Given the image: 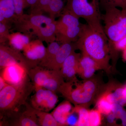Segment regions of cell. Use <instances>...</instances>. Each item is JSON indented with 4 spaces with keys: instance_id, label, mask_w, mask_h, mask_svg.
Here are the masks:
<instances>
[{
    "instance_id": "30",
    "label": "cell",
    "mask_w": 126,
    "mask_h": 126,
    "mask_svg": "<svg viewBox=\"0 0 126 126\" xmlns=\"http://www.w3.org/2000/svg\"><path fill=\"white\" fill-rule=\"evenodd\" d=\"M8 24L0 23V43L2 44L8 41L10 35Z\"/></svg>"
},
{
    "instance_id": "34",
    "label": "cell",
    "mask_w": 126,
    "mask_h": 126,
    "mask_svg": "<svg viewBox=\"0 0 126 126\" xmlns=\"http://www.w3.org/2000/svg\"><path fill=\"white\" fill-rule=\"evenodd\" d=\"M105 4L111 5L125 9L123 0H104Z\"/></svg>"
},
{
    "instance_id": "17",
    "label": "cell",
    "mask_w": 126,
    "mask_h": 126,
    "mask_svg": "<svg viewBox=\"0 0 126 126\" xmlns=\"http://www.w3.org/2000/svg\"><path fill=\"white\" fill-rule=\"evenodd\" d=\"M56 23L55 20L52 23L43 25L33 31V33L39 39L48 44L56 40Z\"/></svg>"
},
{
    "instance_id": "32",
    "label": "cell",
    "mask_w": 126,
    "mask_h": 126,
    "mask_svg": "<svg viewBox=\"0 0 126 126\" xmlns=\"http://www.w3.org/2000/svg\"><path fill=\"white\" fill-rule=\"evenodd\" d=\"M12 0L14 2V6H15L16 19H17L24 14L23 11H24V9L25 8V0Z\"/></svg>"
},
{
    "instance_id": "14",
    "label": "cell",
    "mask_w": 126,
    "mask_h": 126,
    "mask_svg": "<svg viewBox=\"0 0 126 126\" xmlns=\"http://www.w3.org/2000/svg\"><path fill=\"white\" fill-rule=\"evenodd\" d=\"M101 69L99 64L90 56L82 53L79 62L77 74L86 80L91 79L97 70Z\"/></svg>"
},
{
    "instance_id": "31",
    "label": "cell",
    "mask_w": 126,
    "mask_h": 126,
    "mask_svg": "<svg viewBox=\"0 0 126 126\" xmlns=\"http://www.w3.org/2000/svg\"><path fill=\"white\" fill-rule=\"evenodd\" d=\"M52 0H39L37 5L31 9V13L34 14H42L43 12Z\"/></svg>"
},
{
    "instance_id": "11",
    "label": "cell",
    "mask_w": 126,
    "mask_h": 126,
    "mask_svg": "<svg viewBox=\"0 0 126 126\" xmlns=\"http://www.w3.org/2000/svg\"><path fill=\"white\" fill-rule=\"evenodd\" d=\"M18 112L11 116V119L8 122L9 125L17 126H39L34 109L31 105L26 103L24 111L21 113Z\"/></svg>"
},
{
    "instance_id": "6",
    "label": "cell",
    "mask_w": 126,
    "mask_h": 126,
    "mask_svg": "<svg viewBox=\"0 0 126 126\" xmlns=\"http://www.w3.org/2000/svg\"><path fill=\"white\" fill-rule=\"evenodd\" d=\"M55 19L46 16L42 14H23L15 21L16 29L19 32L27 34L41 26L54 21Z\"/></svg>"
},
{
    "instance_id": "1",
    "label": "cell",
    "mask_w": 126,
    "mask_h": 126,
    "mask_svg": "<svg viewBox=\"0 0 126 126\" xmlns=\"http://www.w3.org/2000/svg\"><path fill=\"white\" fill-rule=\"evenodd\" d=\"M75 43L77 49L94 60L101 69L109 70L111 48L101 23L83 24L81 33Z\"/></svg>"
},
{
    "instance_id": "26",
    "label": "cell",
    "mask_w": 126,
    "mask_h": 126,
    "mask_svg": "<svg viewBox=\"0 0 126 126\" xmlns=\"http://www.w3.org/2000/svg\"><path fill=\"white\" fill-rule=\"evenodd\" d=\"M113 104L110 101L104 93L98 98L97 102V110L102 114L108 115L112 112Z\"/></svg>"
},
{
    "instance_id": "5",
    "label": "cell",
    "mask_w": 126,
    "mask_h": 126,
    "mask_svg": "<svg viewBox=\"0 0 126 126\" xmlns=\"http://www.w3.org/2000/svg\"><path fill=\"white\" fill-rule=\"evenodd\" d=\"M100 0H67L64 9L79 18L84 19L88 24L101 23Z\"/></svg>"
},
{
    "instance_id": "23",
    "label": "cell",
    "mask_w": 126,
    "mask_h": 126,
    "mask_svg": "<svg viewBox=\"0 0 126 126\" xmlns=\"http://www.w3.org/2000/svg\"><path fill=\"white\" fill-rule=\"evenodd\" d=\"M34 112L38 118L39 126H60L58 123L56 121L52 113L36 110L35 109Z\"/></svg>"
},
{
    "instance_id": "7",
    "label": "cell",
    "mask_w": 126,
    "mask_h": 126,
    "mask_svg": "<svg viewBox=\"0 0 126 126\" xmlns=\"http://www.w3.org/2000/svg\"><path fill=\"white\" fill-rule=\"evenodd\" d=\"M58 101L55 93L43 88L35 90L31 99V103L35 109L48 112L54 108Z\"/></svg>"
},
{
    "instance_id": "40",
    "label": "cell",
    "mask_w": 126,
    "mask_h": 126,
    "mask_svg": "<svg viewBox=\"0 0 126 126\" xmlns=\"http://www.w3.org/2000/svg\"><path fill=\"white\" fill-rule=\"evenodd\" d=\"M125 9H126V0H123Z\"/></svg>"
},
{
    "instance_id": "16",
    "label": "cell",
    "mask_w": 126,
    "mask_h": 126,
    "mask_svg": "<svg viewBox=\"0 0 126 126\" xmlns=\"http://www.w3.org/2000/svg\"><path fill=\"white\" fill-rule=\"evenodd\" d=\"M79 19L78 17L64 9L61 17L56 21V34L62 33L68 28L80 25L82 24Z\"/></svg>"
},
{
    "instance_id": "19",
    "label": "cell",
    "mask_w": 126,
    "mask_h": 126,
    "mask_svg": "<svg viewBox=\"0 0 126 126\" xmlns=\"http://www.w3.org/2000/svg\"><path fill=\"white\" fill-rule=\"evenodd\" d=\"M16 19L15 9L12 0H0V23L9 24Z\"/></svg>"
},
{
    "instance_id": "24",
    "label": "cell",
    "mask_w": 126,
    "mask_h": 126,
    "mask_svg": "<svg viewBox=\"0 0 126 126\" xmlns=\"http://www.w3.org/2000/svg\"><path fill=\"white\" fill-rule=\"evenodd\" d=\"M64 7L63 0H52L44 12L49 14L50 17L55 19L56 16L63 11Z\"/></svg>"
},
{
    "instance_id": "28",
    "label": "cell",
    "mask_w": 126,
    "mask_h": 126,
    "mask_svg": "<svg viewBox=\"0 0 126 126\" xmlns=\"http://www.w3.org/2000/svg\"><path fill=\"white\" fill-rule=\"evenodd\" d=\"M112 112L115 115L116 120L119 119L121 122V125L126 126V111L123 106L117 104H113Z\"/></svg>"
},
{
    "instance_id": "33",
    "label": "cell",
    "mask_w": 126,
    "mask_h": 126,
    "mask_svg": "<svg viewBox=\"0 0 126 126\" xmlns=\"http://www.w3.org/2000/svg\"><path fill=\"white\" fill-rule=\"evenodd\" d=\"M126 49V35L116 42L113 45L112 52L124 50Z\"/></svg>"
},
{
    "instance_id": "10",
    "label": "cell",
    "mask_w": 126,
    "mask_h": 126,
    "mask_svg": "<svg viewBox=\"0 0 126 126\" xmlns=\"http://www.w3.org/2000/svg\"><path fill=\"white\" fill-rule=\"evenodd\" d=\"M16 63L23 64L29 70V67L24 55L21 54L19 50L1 44L0 46L1 69Z\"/></svg>"
},
{
    "instance_id": "20",
    "label": "cell",
    "mask_w": 126,
    "mask_h": 126,
    "mask_svg": "<svg viewBox=\"0 0 126 126\" xmlns=\"http://www.w3.org/2000/svg\"><path fill=\"white\" fill-rule=\"evenodd\" d=\"M65 82L61 70H50L49 76L44 84L43 88L54 93L59 92Z\"/></svg>"
},
{
    "instance_id": "22",
    "label": "cell",
    "mask_w": 126,
    "mask_h": 126,
    "mask_svg": "<svg viewBox=\"0 0 126 126\" xmlns=\"http://www.w3.org/2000/svg\"><path fill=\"white\" fill-rule=\"evenodd\" d=\"M27 34L19 31L10 34L8 41L11 47L19 51L23 50L30 41Z\"/></svg>"
},
{
    "instance_id": "29",
    "label": "cell",
    "mask_w": 126,
    "mask_h": 126,
    "mask_svg": "<svg viewBox=\"0 0 126 126\" xmlns=\"http://www.w3.org/2000/svg\"><path fill=\"white\" fill-rule=\"evenodd\" d=\"M102 113L98 110H89L88 126H98L101 124Z\"/></svg>"
},
{
    "instance_id": "36",
    "label": "cell",
    "mask_w": 126,
    "mask_h": 126,
    "mask_svg": "<svg viewBox=\"0 0 126 126\" xmlns=\"http://www.w3.org/2000/svg\"><path fill=\"white\" fill-rule=\"evenodd\" d=\"M107 118L108 122L110 124H113L116 122V118L114 113L112 112L110 113L108 115Z\"/></svg>"
},
{
    "instance_id": "9",
    "label": "cell",
    "mask_w": 126,
    "mask_h": 126,
    "mask_svg": "<svg viewBox=\"0 0 126 126\" xmlns=\"http://www.w3.org/2000/svg\"><path fill=\"white\" fill-rule=\"evenodd\" d=\"M29 68L37 66L43 60L46 51L43 42L38 39L30 41L23 50Z\"/></svg>"
},
{
    "instance_id": "25",
    "label": "cell",
    "mask_w": 126,
    "mask_h": 126,
    "mask_svg": "<svg viewBox=\"0 0 126 126\" xmlns=\"http://www.w3.org/2000/svg\"><path fill=\"white\" fill-rule=\"evenodd\" d=\"M48 45V46L46 48L44 57L39 64L42 67L54 58L59 50L61 45L56 41Z\"/></svg>"
},
{
    "instance_id": "3",
    "label": "cell",
    "mask_w": 126,
    "mask_h": 126,
    "mask_svg": "<svg viewBox=\"0 0 126 126\" xmlns=\"http://www.w3.org/2000/svg\"><path fill=\"white\" fill-rule=\"evenodd\" d=\"M105 4L106 11L102 19L112 53L114 45L126 35V9L120 10L116 6Z\"/></svg>"
},
{
    "instance_id": "2",
    "label": "cell",
    "mask_w": 126,
    "mask_h": 126,
    "mask_svg": "<svg viewBox=\"0 0 126 126\" xmlns=\"http://www.w3.org/2000/svg\"><path fill=\"white\" fill-rule=\"evenodd\" d=\"M29 77L21 84H9L0 90V109L2 115H7L18 111L21 106L26 103L27 98L35 90Z\"/></svg>"
},
{
    "instance_id": "39",
    "label": "cell",
    "mask_w": 126,
    "mask_h": 126,
    "mask_svg": "<svg viewBox=\"0 0 126 126\" xmlns=\"http://www.w3.org/2000/svg\"><path fill=\"white\" fill-rule=\"evenodd\" d=\"M123 93L124 95L126 97V85L123 87Z\"/></svg>"
},
{
    "instance_id": "18",
    "label": "cell",
    "mask_w": 126,
    "mask_h": 126,
    "mask_svg": "<svg viewBox=\"0 0 126 126\" xmlns=\"http://www.w3.org/2000/svg\"><path fill=\"white\" fill-rule=\"evenodd\" d=\"M73 109L70 102L67 100L60 104L51 113L60 126H67L68 118Z\"/></svg>"
},
{
    "instance_id": "8",
    "label": "cell",
    "mask_w": 126,
    "mask_h": 126,
    "mask_svg": "<svg viewBox=\"0 0 126 126\" xmlns=\"http://www.w3.org/2000/svg\"><path fill=\"white\" fill-rule=\"evenodd\" d=\"M1 76L10 85L21 84L29 77L27 67L19 63L9 65L2 69Z\"/></svg>"
},
{
    "instance_id": "13",
    "label": "cell",
    "mask_w": 126,
    "mask_h": 126,
    "mask_svg": "<svg viewBox=\"0 0 126 126\" xmlns=\"http://www.w3.org/2000/svg\"><path fill=\"white\" fill-rule=\"evenodd\" d=\"M80 53L74 51L64 62L61 71L64 79L67 82L74 81L76 79V75L78 73Z\"/></svg>"
},
{
    "instance_id": "15",
    "label": "cell",
    "mask_w": 126,
    "mask_h": 126,
    "mask_svg": "<svg viewBox=\"0 0 126 126\" xmlns=\"http://www.w3.org/2000/svg\"><path fill=\"white\" fill-rule=\"evenodd\" d=\"M50 69L40 66H36L28 71V75L36 90L43 88L49 76Z\"/></svg>"
},
{
    "instance_id": "4",
    "label": "cell",
    "mask_w": 126,
    "mask_h": 126,
    "mask_svg": "<svg viewBox=\"0 0 126 126\" xmlns=\"http://www.w3.org/2000/svg\"><path fill=\"white\" fill-rule=\"evenodd\" d=\"M97 89V83L90 79L81 83L77 82V80L65 82L59 92L68 101L75 105L86 107L94 98Z\"/></svg>"
},
{
    "instance_id": "35",
    "label": "cell",
    "mask_w": 126,
    "mask_h": 126,
    "mask_svg": "<svg viewBox=\"0 0 126 126\" xmlns=\"http://www.w3.org/2000/svg\"><path fill=\"white\" fill-rule=\"evenodd\" d=\"M39 0H25V7H31L33 8L38 4Z\"/></svg>"
},
{
    "instance_id": "12",
    "label": "cell",
    "mask_w": 126,
    "mask_h": 126,
    "mask_svg": "<svg viewBox=\"0 0 126 126\" xmlns=\"http://www.w3.org/2000/svg\"><path fill=\"white\" fill-rule=\"evenodd\" d=\"M77 49L75 42L61 44L59 50L54 58L43 67L50 70H61L63 64L66 59Z\"/></svg>"
},
{
    "instance_id": "37",
    "label": "cell",
    "mask_w": 126,
    "mask_h": 126,
    "mask_svg": "<svg viewBox=\"0 0 126 126\" xmlns=\"http://www.w3.org/2000/svg\"><path fill=\"white\" fill-rule=\"evenodd\" d=\"M9 85L2 77H0V90H2Z\"/></svg>"
},
{
    "instance_id": "27",
    "label": "cell",
    "mask_w": 126,
    "mask_h": 126,
    "mask_svg": "<svg viewBox=\"0 0 126 126\" xmlns=\"http://www.w3.org/2000/svg\"><path fill=\"white\" fill-rule=\"evenodd\" d=\"M73 110L78 115V121L77 126H88L89 110L86 108L85 106L78 105H76Z\"/></svg>"
},
{
    "instance_id": "21",
    "label": "cell",
    "mask_w": 126,
    "mask_h": 126,
    "mask_svg": "<svg viewBox=\"0 0 126 126\" xmlns=\"http://www.w3.org/2000/svg\"><path fill=\"white\" fill-rule=\"evenodd\" d=\"M82 25L68 28L62 33L56 34V41L61 44L76 42L81 33Z\"/></svg>"
},
{
    "instance_id": "38",
    "label": "cell",
    "mask_w": 126,
    "mask_h": 126,
    "mask_svg": "<svg viewBox=\"0 0 126 126\" xmlns=\"http://www.w3.org/2000/svg\"><path fill=\"white\" fill-rule=\"evenodd\" d=\"M123 51V58L124 60L126 61V49Z\"/></svg>"
}]
</instances>
